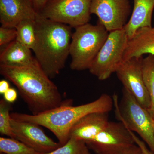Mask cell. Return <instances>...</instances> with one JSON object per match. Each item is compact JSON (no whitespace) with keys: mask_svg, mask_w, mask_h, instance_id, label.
Segmentation results:
<instances>
[{"mask_svg":"<svg viewBox=\"0 0 154 154\" xmlns=\"http://www.w3.org/2000/svg\"><path fill=\"white\" fill-rule=\"evenodd\" d=\"M37 14L42 11L48 0H30Z\"/></svg>","mask_w":154,"mask_h":154,"instance_id":"cell-25","label":"cell"},{"mask_svg":"<svg viewBox=\"0 0 154 154\" xmlns=\"http://www.w3.org/2000/svg\"><path fill=\"white\" fill-rule=\"evenodd\" d=\"M91 14L108 32L123 29L131 14L129 0H91Z\"/></svg>","mask_w":154,"mask_h":154,"instance_id":"cell-10","label":"cell"},{"mask_svg":"<svg viewBox=\"0 0 154 154\" xmlns=\"http://www.w3.org/2000/svg\"><path fill=\"white\" fill-rule=\"evenodd\" d=\"M0 73L17 87L33 115H37L63 104L57 87L38 63L24 66L0 65Z\"/></svg>","mask_w":154,"mask_h":154,"instance_id":"cell-1","label":"cell"},{"mask_svg":"<svg viewBox=\"0 0 154 154\" xmlns=\"http://www.w3.org/2000/svg\"><path fill=\"white\" fill-rule=\"evenodd\" d=\"M86 146L85 143L83 141L70 137L63 146L44 154H82Z\"/></svg>","mask_w":154,"mask_h":154,"instance_id":"cell-21","label":"cell"},{"mask_svg":"<svg viewBox=\"0 0 154 154\" xmlns=\"http://www.w3.org/2000/svg\"><path fill=\"white\" fill-rule=\"evenodd\" d=\"M17 30L16 28H0V46H5L10 42L16 40L17 37Z\"/></svg>","mask_w":154,"mask_h":154,"instance_id":"cell-22","label":"cell"},{"mask_svg":"<svg viewBox=\"0 0 154 154\" xmlns=\"http://www.w3.org/2000/svg\"><path fill=\"white\" fill-rule=\"evenodd\" d=\"M128 37L124 29L109 32L89 70L100 81L109 79L123 62Z\"/></svg>","mask_w":154,"mask_h":154,"instance_id":"cell-6","label":"cell"},{"mask_svg":"<svg viewBox=\"0 0 154 154\" xmlns=\"http://www.w3.org/2000/svg\"><path fill=\"white\" fill-rule=\"evenodd\" d=\"M16 28L17 33L16 39L33 50L36 42L35 20L28 19L22 21Z\"/></svg>","mask_w":154,"mask_h":154,"instance_id":"cell-17","label":"cell"},{"mask_svg":"<svg viewBox=\"0 0 154 154\" xmlns=\"http://www.w3.org/2000/svg\"><path fill=\"white\" fill-rule=\"evenodd\" d=\"M10 88V85L7 80H2L0 81V94H4Z\"/></svg>","mask_w":154,"mask_h":154,"instance_id":"cell-26","label":"cell"},{"mask_svg":"<svg viewBox=\"0 0 154 154\" xmlns=\"http://www.w3.org/2000/svg\"><path fill=\"white\" fill-rule=\"evenodd\" d=\"M152 125L154 135V116H152Z\"/></svg>","mask_w":154,"mask_h":154,"instance_id":"cell-29","label":"cell"},{"mask_svg":"<svg viewBox=\"0 0 154 154\" xmlns=\"http://www.w3.org/2000/svg\"><path fill=\"white\" fill-rule=\"evenodd\" d=\"M82 154H90L89 150H88V148L87 146H86L85 149H84Z\"/></svg>","mask_w":154,"mask_h":154,"instance_id":"cell-28","label":"cell"},{"mask_svg":"<svg viewBox=\"0 0 154 154\" xmlns=\"http://www.w3.org/2000/svg\"><path fill=\"white\" fill-rule=\"evenodd\" d=\"M91 2V0H48L38 14L75 28L89 23Z\"/></svg>","mask_w":154,"mask_h":154,"instance_id":"cell-7","label":"cell"},{"mask_svg":"<svg viewBox=\"0 0 154 154\" xmlns=\"http://www.w3.org/2000/svg\"><path fill=\"white\" fill-rule=\"evenodd\" d=\"M96 154H124L136 144L131 131L121 122H109L105 129L86 143Z\"/></svg>","mask_w":154,"mask_h":154,"instance_id":"cell-8","label":"cell"},{"mask_svg":"<svg viewBox=\"0 0 154 154\" xmlns=\"http://www.w3.org/2000/svg\"><path fill=\"white\" fill-rule=\"evenodd\" d=\"M108 113L94 112L85 116L72 127L69 138L83 141L85 143L93 140L110 122Z\"/></svg>","mask_w":154,"mask_h":154,"instance_id":"cell-13","label":"cell"},{"mask_svg":"<svg viewBox=\"0 0 154 154\" xmlns=\"http://www.w3.org/2000/svg\"><path fill=\"white\" fill-rule=\"evenodd\" d=\"M143 59V57H134L124 61L116 73L123 88L129 91L144 108L149 110L151 101L144 81Z\"/></svg>","mask_w":154,"mask_h":154,"instance_id":"cell-9","label":"cell"},{"mask_svg":"<svg viewBox=\"0 0 154 154\" xmlns=\"http://www.w3.org/2000/svg\"><path fill=\"white\" fill-rule=\"evenodd\" d=\"M11 124L15 139L39 153L50 152L61 146L45 134L36 123L17 121L11 117Z\"/></svg>","mask_w":154,"mask_h":154,"instance_id":"cell-11","label":"cell"},{"mask_svg":"<svg viewBox=\"0 0 154 154\" xmlns=\"http://www.w3.org/2000/svg\"><path fill=\"white\" fill-rule=\"evenodd\" d=\"M11 105L9 102L0 100V133L1 134L15 139L11 124Z\"/></svg>","mask_w":154,"mask_h":154,"instance_id":"cell-20","label":"cell"},{"mask_svg":"<svg viewBox=\"0 0 154 154\" xmlns=\"http://www.w3.org/2000/svg\"><path fill=\"white\" fill-rule=\"evenodd\" d=\"M37 13L30 0H0L2 27L16 28L25 20H35Z\"/></svg>","mask_w":154,"mask_h":154,"instance_id":"cell-12","label":"cell"},{"mask_svg":"<svg viewBox=\"0 0 154 154\" xmlns=\"http://www.w3.org/2000/svg\"><path fill=\"white\" fill-rule=\"evenodd\" d=\"M31 50L17 39L10 42L1 50L0 65L24 66L37 63Z\"/></svg>","mask_w":154,"mask_h":154,"instance_id":"cell-15","label":"cell"},{"mask_svg":"<svg viewBox=\"0 0 154 154\" xmlns=\"http://www.w3.org/2000/svg\"><path fill=\"white\" fill-rule=\"evenodd\" d=\"M154 0H134V8L130 18L124 30L128 38L139 29L151 27Z\"/></svg>","mask_w":154,"mask_h":154,"instance_id":"cell-16","label":"cell"},{"mask_svg":"<svg viewBox=\"0 0 154 154\" xmlns=\"http://www.w3.org/2000/svg\"><path fill=\"white\" fill-rule=\"evenodd\" d=\"M1 154H3V153H1Z\"/></svg>","mask_w":154,"mask_h":154,"instance_id":"cell-30","label":"cell"},{"mask_svg":"<svg viewBox=\"0 0 154 154\" xmlns=\"http://www.w3.org/2000/svg\"><path fill=\"white\" fill-rule=\"evenodd\" d=\"M145 54L154 56V27L140 28L128 38L123 61Z\"/></svg>","mask_w":154,"mask_h":154,"instance_id":"cell-14","label":"cell"},{"mask_svg":"<svg viewBox=\"0 0 154 154\" xmlns=\"http://www.w3.org/2000/svg\"><path fill=\"white\" fill-rule=\"evenodd\" d=\"M124 154H143L140 148L137 144H135L127 150Z\"/></svg>","mask_w":154,"mask_h":154,"instance_id":"cell-27","label":"cell"},{"mask_svg":"<svg viewBox=\"0 0 154 154\" xmlns=\"http://www.w3.org/2000/svg\"><path fill=\"white\" fill-rule=\"evenodd\" d=\"M69 50L72 57L70 68L73 70L89 69L109 35L100 24L87 23L75 28Z\"/></svg>","mask_w":154,"mask_h":154,"instance_id":"cell-4","label":"cell"},{"mask_svg":"<svg viewBox=\"0 0 154 154\" xmlns=\"http://www.w3.org/2000/svg\"><path fill=\"white\" fill-rule=\"evenodd\" d=\"M35 28L36 42L33 50L35 58L48 76L52 79L64 68L69 55L72 28L37 14Z\"/></svg>","mask_w":154,"mask_h":154,"instance_id":"cell-2","label":"cell"},{"mask_svg":"<svg viewBox=\"0 0 154 154\" xmlns=\"http://www.w3.org/2000/svg\"><path fill=\"white\" fill-rule=\"evenodd\" d=\"M121 101L119 104L114 94L113 102L116 117L128 129L137 133L154 154V135L152 116L132 94L123 88Z\"/></svg>","mask_w":154,"mask_h":154,"instance_id":"cell-5","label":"cell"},{"mask_svg":"<svg viewBox=\"0 0 154 154\" xmlns=\"http://www.w3.org/2000/svg\"><path fill=\"white\" fill-rule=\"evenodd\" d=\"M71 100L44 113L37 114L11 113V118L19 121L29 122L44 127L54 134L63 146L69 139V133L73 125L84 116L94 112L109 113L113 109V98L103 94L98 99L87 104L73 106Z\"/></svg>","mask_w":154,"mask_h":154,"instance_id":"cell-3","label":"cell"},{"mask_svg":"<svg viewBox=\"0 0 154 154\" xmlns=\"http://www.w3.org/2000/svg\"><path fill=\"white\" fill-rule=\"evenodd\" d=\"M131 132L136 144L140 148L143 154H154L149 149L143 140H141L134 133L131 131Z\"/></svg>","mask_w":154,"mask_h":154,"instance_id":"cell-23","label":"cell"},{"mask_svg":"<svg viewBox=\"0 0 154 154\" xmlns=\"http://www.w3.org/2000/svg\"><path fill=\"white\" fill-rule=\"evenodd\" d=\"M3 95L5 100L9 103H13L17 100V91L14 88H10Z\"/></svg>","mask_w":154,"mask_h":154,"instance_id":"cell-24","label":"cell"},{"mask_svg":"<svg viewBox=\"0 0 154 154\" xmlns=\"http://www.w3.org/2000/svg\"><path fill=\"white\" fill-rule=\"evenodd\" d=\"M0 152L4 154H41L12 138L0 137Z\"/></svg>","mask_w":154,"mask_h":154,"instance_id":"cell-19","label":"cell"},{"mask_svg":"<svg viewBox=\"0 0 154 154\" xmlns=\"http://www.w3.org/2000/svg\"><path fill=\"white\" fill-rule=\"evenodd\" d=\"M143 72L145 84L151 101V107L148 111L154 116V56L149 55L143 58Z\"/></svg>","mask_w":154,"mask_h":154,"instance_id":"cell-18","label":"cell"}]
</instances>
